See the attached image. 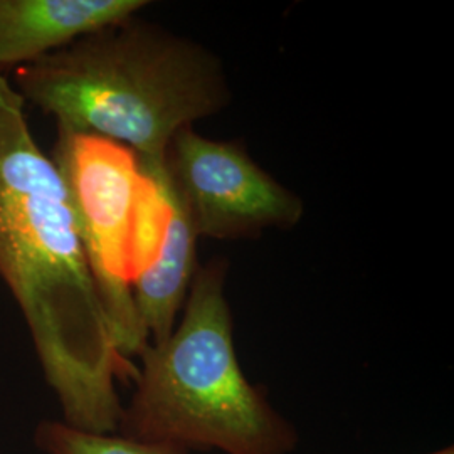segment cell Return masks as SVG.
I'll return each instance as SVG.
<instances>
[{"mask_svg": "<svg viewBox=\"0 0 454 454\" xmlns=\"http://www.w3.org/2000/svg\"><path fill=\"white\" fill-rule=\"evenodd\" d=\"M34 444L43 454H189L176 444L84 431L59 419L39 422L34 429Z\"/></svg>", "mask_w": 454, "mask_h": 454, "instance_id": "8", "label": "cell"}, {"mask_svg": "<svg viewBox=\"0 0 454 454\" xmlns=\"http://www.w3.org/2000/svg\"><path fill=\"white\" fill-rule=\"evenodd\" d=\"M52 160L65 179L116 350L140 357L150 345L131 283L162 247L168 202L157 174L129 146L59 130Z\"/></svg>", "mask_w": 454, "mask_h": 454, "instance_id": "4", "label": "cell"}, {"mask_svg": "<svg viewBox=\"0 0 454 454\" xmlns=\"http://www.w3.org/2000/svg\"><path fill=\"white\" fill-rule=\"evenodd\" d=\"M226 276L224 260L197 268L176 328L138 357L116 433L189 454L294 453L296 426L241 369Z\"/></svg>", "mask_w": 454, "mask_h": 454, "instance_id": "3", "label": "cell"}, {"mask_svg": "<svg viewBox=\"0 0 454 454\" xmlns=\"http://www.w3.org/2000/svg\"><path fill=\"white\" fill-rule=\"evenodd\" d=\"M142 163L157 174L170 209L165 238L157 258L131 283L135 309L148 341L159 343L172 333L179 322L180 309L185 305L199 268L195 260L199 236L189 214L167 182L163 162Z\"/></svg>", "mask_w": 454, "mask_h": 454, "instance_id": "7", "label": "cell"}, {"mask_svg": "<svg viewBox=\"0 0 454 454\" xmlns=\"http://www.w3.org/2000/svg\"><path fill=\"white\" fill-rule=\"evenodd\" d=\"M14 73L12 86L59 130L129 146L162 163L177 133L226 108L231 90L209 49L130 17Z\"/></svg>", "mask_w": 454, "mask_h": 454, "instance_id": "2", "label": "cell"}, {"mask_svg": "<svg viewBox=\"0 0 454 454\" xmlns=\"http://www.w3.org/2000/svg\"><path fill=\"white\" fill-rule=\"evenodd\" d=\"M26 101L0 74V281L27 325L66 424L116 433L120 382L137 365L114 347L59 167L34 138Z\"/></svg>", "mask_w": 454, "mask_h": 454, "instance_id": "1", "label": "cell"}, {"mask_svg": "<svg viewBox=\"0 0 454 454\" xmlns=\"http://www.w3.org/2000/svg\"><path fill=\"white\" fill-rule=\"evenodd\" d=\"M163 170L197 236L251 238L266 229L296 226L303 200L264 172L243 144L206 138L192 127L177 133Z\"/></svg>", "mask_w": 454, "mask_h": 454, "instance_id": "5", "label": "cell"}, {"mask_svg": "<svg viewBox=\"0 0 454 454\" xmlns=\"http://www.w3.org/2000/svg\"><path fill=\"white\" fill-rule=\"evenodd\" d=\"M145 0H0V74L144 11Z\"/></svg>", "mask_w": 454, "mask_h": 454, "instance_id": "6", "label": "cell"}, {"mask_svg": "<svg viewBox=\"0 0 454 454\" xmlns=\"http://www.w3.org/2000/svg\"><path fill=\"white\" fill-rule=\"evenodd\" d=\"M426 454H454L453 444H450V446H444V448H441V450H436V451H431V453Z\"/></svg>", "mask_w": 454, "mask_h": 454, "instance_id": "9", "label": "cell"}]
</instances>
